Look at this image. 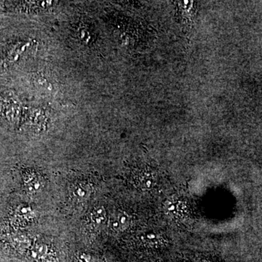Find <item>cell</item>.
<instances>
[{"instance_id": "cell-4", "label": "cell", "mask_w": 262, "mask_h": 262, "mask_svg": "<svg viewBox=\"0 0 262 262\" xmlns=\"http://www.w3.org/2000/svg\"><path fill=\"white\" fill-rule=\"evenodd\" d=\"M32 179V180L30 179V180H29L28 182H27L29 191L31 192H37L39 188H40L42 183H41L40 180L37 178Z\"/></svg>"}, {"instance_id": "cell-5", "label": "cell", "mask_w": 262, "mask_h": 262, "mask_svg": "<svg viewBox=\"0 0 262 262\" xmlns=\"http://www.w3.org/2000/svg\"><path fill=\"white\" fill-rule=\"evenodd\" d=\"M200 262H206V261H200Z\"/></svg>"}, {"instance_id": "cell-1", "label": "cell", "mask_w": 262, "mask_h": 262, "mask_svg": "<svg viewBox=\"0 0 262 262\" xmlns=\"http://www.w3.org/2000/svg\"><path fill=\"white\" fill-rule=\"evenodd\" d=\"M128 217L123 213H119L114 219L113 227L115 229H123L128 225Z\"/></svg>"}, {"instance_id": "cell-2", "label": "cell", "mask_w": 262, "mask_h": 262, "mask_svg": "<svg viewBox=\"0 0 262 262\" xmlns=\"http://www.w3.org/2000/svg\"><path fill=\"white\" fill-rule=\"evenodd\" d=\"M89 189L84 186V184H78L75 186L73 189V194L77 199L84 200L89 193Z\"/></svg>"}, {"instance_id": "cell-3", "label": "cell", "mask_w": 262, "mask_h": 262, "mask_svg": "<svg viewBox=\"0 0 262 262\" xmlns=\"http://www.w3.org/2000/svg\"><path fill=\"white\" fill-rule=\"evenodd\" d=\"M93 222L96 225H101L105 220V212L103 208H100L94 210L91 215Z\"/></svg>"}]
</instances>
